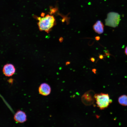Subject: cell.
Masks as SVG:
<instances>
[{
  "label": "cell",
  "mask_w": 127,
  "mask_h": 127,
  "mask_svg": "<svg viewBox=\"0 0 127 127\" xmlns=\"http://www.w3.org/2000/svg\"><path fill=\"white\" fill-rule=\"evenodd\" d=\"M90 60L92 62H94L95 60V59L93 57H91L90 59Z\"/></svg>",
  "instance_id": "8fae6325"
},
{
  "label": "cell",
  "mask_w": 127,
  "mask_h": 127,
  "mask_svg": "<svg viewBox=\"0 0 127 127\" xmlns=\"http://www.w3.org/2000/svg\"><path fill=\"white\" fill-rule=\"evenodd\" d=\"M38 20L39 21L38 25L40 31H44L48 33L54 26L55 22L54 17L48 15L42 18L39 17Z\"/></svg>",
  "instance_id": "6da1fadb"
},
{
  "label": "cell",
  "mask_w": 127,
  "mask_h": 127,
  "mask_svg": "<svg viewBox=\"0 0 127 127\" xmlns=\"http://www.w3.org/2000/svg\"><path fill=\"white\" fill-rule=\"evenodd\" d=\"M39 93L43 95L46 96L49 95L51 91L50 86L48 84L44 83L40 84L39 88Z\"/></svg>",
  "instance_id": "52a82bcc"
},
{
  "label": "cell",
  "mask_w": 127,
  "mask_h": 127,
  "mask_svg": "<svg viewBox=\"0 0 127 127\" xmlns=\"http://www.w3.org/2000/svg\"><path fill=\"white\" fill-rule=\"evenodd\" d=\"M95 95L94 92L92 90L87 92L82 97V102L86 105H89L92 104L95 100Z\"/></svg>",
  "instance_id": "277c9868"
},
{
  "label": "cell",
  "mask_w": 127,
  "mask_h": 127,
  "mask_svg": "<svg viewBox=\"0 0 127 127\" xmlns=\"http://www.w3.org/2000/svg\"><path fill=\"white\" fill-rule=\"evenodd\" d=\"M92 71L94 72L95 74L96 72V69H93L92 70Z\"/></svg>",
  "instance_id": "5bb4252c"
},
{
  "label": "cell",
  "mask_w": 127,
  "mask_h": 127,
  "mask_svg": "<svg viewBox=\"0 0 127 127\" xmlns=\"http://www.w3.org/2000/svg\"><path fill=\"white\" fill-rule=\"evenodd\" d=\"M125 54L127 56V46L125 48Z\"/></svg>",
  "instance_id": "9a60e30c"
},
{
  "label": "cell",
  "mask_w": 127,
  "mask_h": 127,
  "mask_svg": "<svg viewBox=\"0 0 127 127\" xmlns=\"http://www.w3.org/2000/svg\"><path fill=\"white\" fill-rule=\"evenodd\" d=\"M95 99L97 106L101 110L108 107L112 101L108 94L102 93L95 94Z\"/></svg>",
  "instance_id": "7a4b0ae2"
},
{
  "label": "cell",
  "mask_w": 127,
  "mask_h": 127,
  "mask_svg": "<svg viewBox=\"0 0 127 127\" xmlns=\"http://www.w3.org/2000/svg\"><path fill=\"white\" fill-rule=\"evenodd\" d=\"M104 25L99 20H97L93 26V28L95 32L99 34L103 33L104 31Z\"/></svg>",
  "instance_id": "ba28073f"
},
{
  "label": "cell",
  "mask_w": 127,
  "mask_h": 127,
  "mask_svg": "<svg viewBox=\"0 0 127 127\" xmlns=\"http://www.w3.org/2000/svg\"><path fill=\"white\" fill-rule=\"evenodd\" d=\"M100 37L99 36H97L95 37V39L97 40H99L100 39Z\"/></svg>",
  "instance_id": "30bf717a"
},
{
  "label": "cell",
  "mask_w": 127,
  "mask_h": 127,
  "mask_svg": "<svg viewBox=\"0 0 127 127\" xmlns=\"http://www.w3.org/2000/svg\"><path fill=\"white\" fill-rule=\"evenodd\" d=\"M63 38L62 37H60L59 39V40L60 42H62L63 40Z\"/></svg>",
  "instance_id": "7c38bea8"
},
{
  "label": "cell",
  "mask_w": 127,
  "mask_h": 127,
  "mask_svg": "<svg viewBox=\"0 0 127 127\" xmlns=\"http://www.w3.org/2000/svg\"><path fill=\"white\" fill-rule=\"evenodd\" d=\"M16 69L14 66L11 64H7L3 68V72L6 76L10 77L15 72Z\"/></svg>",
  "instance_id": "5b68a950"
},
{
  "label": "cell",
  "mask_w": 127,
  "mask_h": 127,
  "mask_svg": "<svg viewBox=\"0 0 127 127\" xmlns=\"http://www.w3.org/2000/svg\"><path fill=\"white\" fill-rule=\"evenodd\" d=\"M14 119L16 122L23 123L27 120V117L26 113L23 111L19 110L15 114Z\"/></svg>",
  "instance_id": "8992f818"
},
{
  "label": "cell",
  "mask_w": 127,
  "mask_h": 127,
  "mask_svg": "<svg viewBox=\"0 0 127 127\" xmlns=\"http://www.w3.org/2000/svg\"><path fill=\"white\" fill-rule=\"evenodd\" d=\"M99 58L100 59H102L103 58V55H99Z\"/></svg>",
  "instance_id": "4fadbf2b"
},
{
  "label": "cell",
  "mask_w": 127,
  "mask_h": 127,
  "mask_svg": "<svg viewBox=\"0 0 127 127\" xmlns=\"http://www.w3.org/2000/svg\"><path fill=\"white\" fill-rule=\"evenodd\" d=\"M120 16L117 13L111 12L107 15V18L105 20V25L107 26L115 27L119 24Z\"/></svg>",
  "instance_id": "3957f363"
},
{
  "label": "cell",
  "mask_w": 127,
  "mask_h": 127,
  "mask_svg": "<svg viewBox=\"0 0 127 127\" xmlns=\"http://www.w3.org/2000/svg\"><path fill=\"white\" fill-rule=\"evenodd\" d=\"M70 63V62L69 61L67 62L66 63V65H67L69 64Z\"/></svg>",
  "instance_id": "2e32d148"
},
{
  "label": "cell",
  "mask_w": 127,
  "mask_h": 127,
  "mask_svg": "<svg viewBox=\"0 0 127 127\" xmlns=\"http://www.w3.org/2000/svg\"><path fill=\"white\" fill-rule=\"evenodd\" d=\"M119 104L123 106H127V95H123L119 97L118 99Z\"/></svg>",
  "instance_id": "9c48e42d"
}]
</instances>
